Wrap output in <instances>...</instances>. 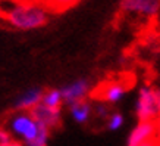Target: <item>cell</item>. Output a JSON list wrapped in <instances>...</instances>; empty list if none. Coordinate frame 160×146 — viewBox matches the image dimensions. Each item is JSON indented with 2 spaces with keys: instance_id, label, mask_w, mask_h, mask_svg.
Masks as SVG:
<instances>
[{
  "instance_id": "cell-2",
  "label": "cell",
  "mask_w": 160,
  "mask_h": 146,
  "mask_svg": "<svg viewBox=\"0 0 160 146\" xmlns=\"http://www.w3.org/2000/svg\"><path fill=\"white\" fill-rule=\"evenodd\" d=\"M6 128L12 134L13 140L28 145L38 134L41 126L35 121V118L31 115V112L15 111L6 122Z\"/></svg>"
},
{
  "instance_id": "cell-11",
  "label": "cell",
  "mask_w": 160,
  "mask_h": 146,
  "mask_svg": "<svg viewBox=\"0 0 160 146\" xmlns=\"http://www.w3.org/2000/svg\"><path fill=\"white\" fill-rule=\"evenodd\" d=\"M41 103L46 105V106L52 108V109H62L63 99H62L60 89H49V90H43Z\"/></svg>"
},
{
  "instance_id": "cell-8",
  "label": "cell",
  "mask_w": 160,
  "mask_h": 146,
  "mask_svg": "<svg viewBox=\"0 0 160 146\" xmlns=\"http://www.w3.org/2000/svg\"><path fill=\"white\" fill-rule=\"evenodd\" d=\"M41 97H43V90L38 87L34 89H28L24 93H21L19 96L15 99L13 102V109L15 111H24L29 112L32 108H35L41 102Z\"/></svg>"
},
{
  "instance_id": "cell-1",
  "label": "cell",
  "mask_w": 160,
  "mask_h": 146,
  "mask_svg": "<svg viewBox=\"0 0 160 146\" xmlns=\"http://www.w3.org/2000/svg\"><path fill=\"white\" fill-rule=\"evenodd\" d=\"M50 12L43 0L15 2L0 0V21L18 31L41 28L49 22Z\"/></svg>"
},
{
  "instance_id": "cell-17",
  "label": "cell",
  "mask_w": 160,
  "mask_h": 146,
  "mask_svg": "<svg viewBox=\"0 0 160 146\" xmlns=\"http://www.w3.org/2000/svg\"><path fill=\"white\" fill-rule=\"evenodd\" d=\"M154 28H156V31L160 34V12H159V15L154 18Z\"/></svg>"
},
{
  "instance_id": "cell-19",
  "label": "cell",
  "mask_w": 160,
  "mask_h": 146,
  "mask_svg": "<svg viewBox=\"0 0 160 146\" xmlns=\"http://www.w3.org/2000/svg\"><path fill=\"white\" fill-rule=\"evenodd\" d=\"M156 96H157V106H159V114H160V89H156Z\"/></svg>"
},
{
  "instance_id": "cell-20",
  "label": "cell",
  "mask_w": 160,
  "mask_h": 146,
  "mask_svg": "<svg viewBox=\"0 0 160 146\" xmlns=\"http://www.w3.org/2000/svg\"><path fill=\"white\" fill-rule=\"evenodd\" d=\"M10 146H25V145H24V143H21V142H18V140H13Z\"/></svg>"
},
{
  "instance_id": "cell-12",
  "label": "cell",
  "mask_w": 160,
  "mask_h": 146,
  "mask_svg": "<svg viewBox=\"0 0 160 146\" xmlns=\"http://www.w3.org/2000/svg\"><path fill=\"white\" fill-rule=\"evenodd\" d=\"M50 12H65L75 6L79 0H43Z\"/></svg>"
},
{
  "instance_id": "cell-13",
  "label": "cell",
  "mask_w": 160,
  "mask_h": 146,
  "mask_svg": "<svg viewBox=\"0 0 160 146\" xmlns=\"http://www.w3.org/2000/svg\"><path fill=\"white\" fill-rule=\"evenodd\" d=\"M123 122H125V118L121 112H112L107 118V128L112 132H116L123 126Z\"/></svg>"
},
{
  "instance_id": "cell-18",
  "label": "cell",
  "mask_w": 160,
  "mask_h": 146,
  "mask_svg": "<svg viewBox=\"0 0 160 146\" xmlns=\"http://www.w3.org/2000/svg\"><path fill=\"white\" fill-rule=\"evenodd\" d=\"M142 146H160V142H157L156 139H151V140H148V142H146Z\"/></svg>"
},
{
  "instance_id": "cell-10",
  "label": "cell",
  "mask_w": 160,
  "mask_h": 146,
  "mask_svg": "<svg viewBox=\"0 0 160 146\" xmlns=\"http://www.w3.org/2000/svg\"><path fill=\"white\" fill-rule=\"evenodd\" d=\"M69 114L73 118V121L78 124H87L91 118L92 106L90 105L88 100H79L72 105H69Z\"/></svg>"
},
{
  "instance_id": "cell-14",
  "label": "cell",
  "mask_w": 160,
  "mask_h": 146,
  "mask_svg": "<svg viewBox=\"0 0 160 146\" xmlns=\"http://www.w3.org/2000/svg\"><path fill=\"white\" fill-rule=\"evenodd\" d=\"M13 142V137L8 132L5 126H0V146H10Z\"/></svg>"
},
{
  "instance_id": "cell-9",
  "label": "cell",
  "mask_w": 160,
  "mask_h": 146,
  "mask_svg": "<svg viewBox=\"0 0 160 146\" xmlns=\"http://www.w3.org/2000/svg\"><path fill=\"white\" fill-rule=\"evenodd\" d=\"M126 95V86L121 81H113V83H107L106 86L102 87L100 93V99L102 102L107 105H113V103L121 102Z\"/></svg>"
},
{
  "instance_id": "cell-16",
  "label": "cell",
  "mask_w": 160,
  "mask_h": 146,
  "mask_svg": "<svg viewBox=\"0 0 160 146\" xmlns=\"http://www.w3.org/2000/svg\"><path fill=\"white\" fill-rule=\"evenodd\" d=\"M154 124H156V140L160 142V115L154 121Z\"/></svg>"
},
{
  "instance_id": "cell-21",
  "label": "cell",
  "mask_w": 160,
  "mask_h": 146,
  "mask_svg": "<svg viewBox=\"0 0 160 146\" xmlns=\"http://www.w3.org/2000/svg\"><path fill=\"white\" fill-rule=\"evenodd\" d=\"M15 2H34V0H15Z\"/></svg>"
},
{
  "instance_id": "cell-3",
  "label": "cell",
  "mask_w": 160,
  "mask_h": 146,
  "mask_svg": "<svg viewBox=\"0 0 160 146\" xmlns=\"http://www.w3.org/2000/svg\"><path fill=\"white\" fill-rule=\"evenodd\" d=\"M135 115L138 122L144 121H156L159 118V106H157V96L156 89L144 84L140 87L135 100Z\"/></svg>"
},
{
  "instance_id": "cell-7",
  "label": "cell",
  "mask_w": 160,
  "mask_h": 146,
  "mask_svg": "<svg viewBox=\"0 0 160 146\" xmlns=\"http://www.w3.org/2000/svg\"><path fill=\"white\" fill-rule=\"evenodd\" d=\"M156 139V124L154 121H144L138 122L131 130L126 146H142L146 142Z\"/></svg>"
},
{
  "instance_id": "cell-4",
  "label": "cell",
  "mask_w": 160,
  "mask_h": 146,
  "mask_svg": "<svg viewBox=\"0 0 160 146\" xmlns=\"http://www.w3.org/2000/svg\"><path fill=\"white\" fill-rule=\"evenodd\" d=\"M121 12L138 18L154 21L160 12V0H122Z\"/></svg>"
},
{
  "instance_id": "cell-6",
  "label": "cell",
  "mask_w": 160,
  "mask_h": 146,
  "mask_svg": "<svg viewBox=\"0 0 160 146\" xmlns=\"http://www.w3.org/2000/svg\"><path fill=\"white\" fill-rule=\"evenodd\" d=\"M29 112L40 126L46 127L50 132L58 130L59 127L62 126V109H52V108L46 106V105L40 102Z\"/></svg>"
},
{
  "instance_id": "cell-5",
  "label": "cell",
  "mask_w": 160,
  "mask_h": 146,
  "mask_svg": "<svg viewBox=\"0 0 160 146\" xmlns=\"http://www.w3.org/2000/svg\"><path fill=\"white\" fill-rule=\"evenodd\" d=\"M60 93H62L63 103L69 106L79 100H87V97L91 93V84L87 78H78L60 87Z\"/></svg>"
},
{
  "instance_id": "cell-15",
  "label": "cell",
  "mask_w": 160,
  "mask_h": 146,
  "mask_svg": "<svg viewBox=\"0 0 160 146\" xmlns=\"http://www.w3.org/2000/svg\"><path fill=\"white\" fill-rule=\"evenodd\" d=\"M96 114H97L100 118H109V115H110V112H109V105L107 103H104V102H100V103H97L96 105Z\"/></svg>"
}]
</instances>
